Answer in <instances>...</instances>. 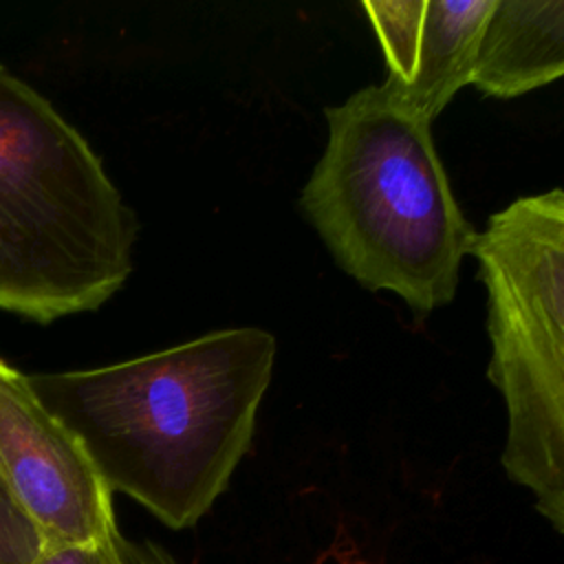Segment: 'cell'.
<instances>
[{
    "label": "cell",
    "instance_id": "3",
    "mask_svg": "<svg viewBox=\"0 0 564 564\" xmlns=\"http://www.w3.org/2000/svg\"><path fill=\"white\" fill-rule=\"evenodd\" d=\"M137 220L88 141L0 64V311H93L132 271Z\"/></svg>",
    "mask_w": 564,
    "mask_h": 564
},
{
    "label": "cell",
    "instance_id": "2",
    "mask_svg": "<svg viewBox=\"0 0 564 564\" xmlns=\"http://www.w3.org/2000/svg\"><path fill=\"white\" fill-rule=\"evenodd\" d=\"M328 139L300 205L357 284L412 311L447 306L476 234L460 212L432 123L388 90L366 86L324 110Z\"/></svg>",
    "mask_w": 564,
    "mask_h": 564
},
{
    "label": "cell",
    "instance_id": "5",
    "mask_svg": "<svg viewBox=\"0 0 564 564\" xmlns=\"http://www.w3.org/2000/svg\"><path fill=\"white\" fill-rule=\"evenodd\" d=\"M0 480L42 546L86 544L117 529L112 491L79 438L0 359Z\"/></svg>",
    "mask_w": 564,
    "mask_h": 564
},
{
    "label": "cell",
    "instance_id": "8",
    "mask_svg": "<svg viewBox=\"0 0 564 564\" xmlns=\"http://www.w3.org/2000/svg\"><path fill=\"white\" fill-rule=\"evenodd\" d=\"M42 544L0 480V564H31Z\"/></svg>",
    "mask_w": 564,
    "mask_h": 564
},
{
    "label": "cell",
    "instance_id": "10",
    "mask_svg": "<svg viewBox=\"0 0 564 564\" xmlns=\"http://www.w3.org/2000/svg\"><path fill=\"white\" fill-rule=\"evenodd\" d=\"M121 553L126 564H176V560L161 546L152 542H130L121 538Z\"/></svg>",
    "mask_w": 564,
    "mask_h": 564
},
{
    "label": "cell",
    "instance_id": "6",
    "mask_svg": "<svg viewBox=\"0 0 564 564\" xmlns=\"http://www.w3.org/2000/svg\"><path fill=\"white\" fill-rule=\"evenodd\" d=\"M494 7L496 0H364L386 59L388 95L432 123L471 84Z\"/></svg>",
    "mask_w": 564,
    "mask_h": 564
},
{
    "label": "cell",
    "instance_id": "1",
    "mask_svg": "<svg viewBox=\"0 0 564 564\" xmlns=\"http://www.w3.org/2000/svg\"><path fill=\"white\" fill-rule=\"evenodd\" d=\"M273 364L275 337L242 326L104 368L26 379L110 491L185 529L212 509L251 447Z\"/></svg>",
    "mask_w": 564,
    "mask_h": 564
},
{
    "label": "cell",
    "instance_id": "4",
    "mask_svg": "<svg viewBox=\"0 0 564 564\" xmlns=\"http://www.w3.org/2000/svg\"><path fill=\"white\" fill-rule=\"evenodd\" d=\"M471 256L485 289L487 377L507 412L500 463L564 535V189L491 214Z\"/></svg>",
    "mask_w": 564,
    "mask_h": 564
},
{
    "label": "cell",
    "instance_id": "7",
    "mask_svg": "<svg viewBox=\"0 0 564 564\" xmlns=\"http://www.w3.org/2000/svg\"><path fill=\"white\" fill-rule=\"evenodd\" d=\"M564 77V0H496L482 31L474 79L480 93L511 99Z\"/></svg>",
    "mask_w": 564,
    "mask_h": 564
},
{
    "label": "cell",
    "instance_id": "9",
    "mask_svg": "<svg viewBox=\"0 0 564 564\" xmlns=\"http://www.w3.org/2000/svg\"><path fill=\"white\" fill-rule=\"evenodd\" d=\"M121 533L86 544L42 546L31 564H126L121 553Z\"/></svg>",
    "mask_w": 564,
    "mask_h": 564
}]
</instances>
